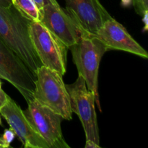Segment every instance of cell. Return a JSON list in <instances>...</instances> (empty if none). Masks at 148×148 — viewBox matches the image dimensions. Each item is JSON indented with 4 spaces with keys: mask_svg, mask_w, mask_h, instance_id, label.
I'll return each mask as SVG.
<instances>
[{
    "mask_svg": "<svg viewBox=\"0 0 148 148\" xmlns=\"http://www.w3.org/2000/svg\"><path fill=\"white\" fill-rule=\"evenodd\" d=\"M9 97L10 96L1 88L0 89V108L7 103Z\"/></svg>",
    "mask_w": 148,
    "mask_h": 148,
    "instance_id": "cell-15",
    "label": "cell"
},
{
    "mask_svg": "<svg viewBox=\"0 0 148 148\" xmlns=\"http://www.w3.org/2000/svg\"><path fill=\"white\" fill-rule=\"evenodd\" d=\"M0 114L25 148H49L43 137L28 122L21 108L10 97L0 108Z\"/></svg>",
    "mask_w": 148,
    "mask_h": 148,
    "instance_id": "cell-9",
    "label": "cell"
},
{
    "mask_svg": "<svg viewBox=\"0 0 148 148\" xmlns=\"http://www.w3.org/2000/svg\"><path fill=\"white\" fill-rule=\"evenodd\" d=\"M30 21L12 4L0 6V38L25 64L35 77L43 66L36 53L29 33Z\"/></svg>",
    "mask_w": 148,
    "mask_h": 148,
    "instance_id": "cell-1",
    "label": "cell"
},
{
    "mask_svg": "<svg viewBox=\"0 0 148 148\" xmlns=\"http://www.w3.org/2000/svg\"><path fill=\"white\" fill-rule=\"evenodd\" d=\"M30 125L46 142L49 148H70L64 138L62 131V120L59 114L40 104L33 98L23 111Z\"/></svg>",
    "mask_w": 148,
    "mask_h": 148,
    "instance_id": "cell-7",
    "label": "cell"
},
{
    "mask_svg": "<svg viewBox=\"0 0 148 148\" xmlns=\"http://www.w3.org/2000/svg\"><path fill=\"white\" fill-rule=\"evenodd\" d=\"M132 4L139 15L143 16L145 12L148 11V0H133Z\"/></svg>",
    "mask_w": 148,
    "mask_h": 148,
    "instance_id": "cell-14",
    "label": "cell"
},
{
    "mask_svg": "<svg viewBox=\"0 0 148 148\" xmlns=\"http://www.w3.org/2000/svg\"><path fill=\"white\" fill-rule=\"evenodd\" d=\"M12 0H0V6L3 7H10L12 6Z\"/></svg>",
    "mask_w": 148,
    "mask_h": 148,
    "instance_id": "cell-19",
    "label": "cell"
},
{
    "mask_svg": "<svg viewBox=\"0 0 148 148\" xmlns=\"http://www.w3.org/2000/svg\"><path fill=\"white\" fill-rule=\"evenodd\" d=\"M29 33L42 65L63 76L66 69L67 47L40 21H30Z\"/></svg>",
    "mask_w": 148,
    "mask_h": 148,
    "instance_id": "cell-4",
    "label": "cell"
},
{
    "mask_svg": "<svg viewBox=\"0 0 148 148\" xmlns=\"http://www.w3.org/2000/svg\"><path fill=\"white\" fill-rule=\"evenodd\" d=\"M33 1H34L35 4H36V6H37L38 8L39 11H40V12H41L42 9H43V5H44L45 0H33Z\"/></svg>",
    "mask_w": 148,
    "mask_h": 148,
    "instance_id": "cell-18",
    "label": "cell"
},
{
    "mask_svg": "<svg viewBox=\"0 0 148 148\" xmlns=\"http://www.w3.org/2000/svg\"><path fill=\"white\" fill-rule=\"evenodd\" d=\"M0 78L12 85L27 103L33 98L36 77L23 60L1 38Z\"/></svg>",
    "mask_w": 148,
    "mask_h": 148,
    "instance_id": "cell-8",
    "label": "cell"
},
{
    "mask_svg": "<svg viewBox=\"0 0 148 148\" xmlns=\"http://www.w3.org/2000/svg\"><path fill=\"white\" fill-rule=\"evenodd\" d=\"M66 10L88 33H95L111 14L100 0H64Z\"/></svg>",
    "mask_w": 148,
    "mask_h": 148,
    "instance_id": "cell-11",
    "label": "cell"
},
{
    "mask_svg": "<svg viewBox=\"0 0 148 148\" xmlns=\"http://www.w3.org/2000/svg\"><path fill=\"white\" fill-rule=\"evenodd\" d=\"M62 75L41 66L36 73L33 98L59 114L64 120L72 119L70 98Z\"/></svg>",
    "mask_w": 148,
    "mask_h": 148,
    "instance_id": "cell-3",
    "label": "cell"
},
{
    "mask_svg": "<svg viewBox=\"0 0 148 148\" xmlns=\"http://www.w3.org/2000/svg\"><path fill=\"white\" fill-rule=\"evenodd\" d=\"M2 125V122H1V116H0V126Z\"/></svg>",
    "mask_w": 148,
    "mask_h": 148,
    "instance_id": "cell-21",
    "label": "cell"
},
{
    "mask_svg": "<svg viewBox=\"0 0 148 148\" xmlns=\"http://www.w3.org/2000/svg\"><path fill=\"white\" fill-rule=\"evenodd\" d=\"M143 23H144V29L143 30V32L147 31L148 30V11L145 12L143 15Z\"/></svg>",
    "mask_w": 148,
    "mask_h": 148,
    "instance_id": "cell-17",
    "label": "cell"
},
{
    "mask_svg": "<svg viewBox=\"0 0 148 148\" xmlns=\"http://www.w3.org/2000/svg\"><path fill=\"white\" fill-rule=\"evenodd\" d=\"M85 148H101V146L92 140H86Z\"/></svg>",
    "mask_w": 148,
    "mask_h": 148,
    "instance_id": "cell-16",
    "label": "cell"
},
{
    "mask_svg": "<svg viewBox=\"0 0 148 148\" xmlns=\"http://www.w3.org/2000/svg\"><path fill=\"white\" fill-rule=\"evenodd\" d=\"M69 49L78 75L85 79L88 89L93 92L95 104L101 112L98 92V69L101 59L108 49L99 39L92 35L81 38Z\"/></svg>",
    "mask_w": 148,
    "mask_h": 148,
    "instance_id": "cell-2",
    "label": "cell"
},
{
    "mask_svg": "<svg viewBox=\"0 0 148 148\" xmlns=\"http://www.w3.org/2000/svg\"><path fill=\"white\" fill-rule=\"evenodd\" d=\"M66 88L70 98L71 109L82 123L86 140H92L99 145V129L93 92L88 89L85 79L80 75H78L75 82L66 85Z\"/></svg>",
    "mask_w": 148,
    "mask_h": 148,
    "instance_id": "cell-5",
    "label": "cell"
},
{
    "mask_svg": "<svg viewBox=\"0 0 148 148\" xmlns=\"http://www.w3.org/2000/svg\"><path fill=\"white\" fill-rule=\"evenodd\" d=\"M1 81H0V89H1Z\"/></svg>",
    "mask_w": 148,
    "mask_h": 148,
    "instance_id": "cell-22",
    "label": "cell"
},
{
    "mask_svg": "<svg viewBox=\"0 0 148 148\" xmlns=\"http://www.w3.org/2000/svg\"><path fill=\"white\" fill-rule=\"evenodd\" d=\"M15 134L12 129L5 130L4 134L0 137V148H8L14 140Z\"/></svg>",
    "mask_w": 148,
    "mask_h": 148,
    "instance_id": "cell-13",
    "label": "cell"
},
{
    "mask_svg": "<svg viewBox=\"0 0 148 148\" xmlns=\"http://www.w3.org/2000/svg\"><path fill=\"white\" fill-rule=\"evenodd\" d=\"M133 0H121V6L124 7H129L132 4Z\"/></svg>",
    "mask_w": 148,
    "mask_h": 148,
    "instance_id": "cell-20",
    "label": "cell"
},
{
    "mask_svg": "<svg viewBox=\"0 0 148 148\" xmlns=\"http://www.w3.org/2000/svg\"><path fill=\"white\" fill-rule=\"evenodd\" d=\"M14 8L30 21H40V14L33 0H12Z\"/></svg>",
    "mask_w": 148,
    "mask_h": 148,
    "instance_id": "cell-12",
    "label": "cell"
},
{
    "mask_svg": "<svg viewBox=\"0 0 148 148\" xmlns=\"http://www.w3.org/2000/svg\"><path fill=\"white\" fill-rule=\"evenodd\" d=\"M40 22L67 48L81 38L90 35L82 29L66 9L60 7L56 0H45Z\"/></svg>",
    "mask_w": 148,
    "mask_h": 148,
    "instance_id": "cell-6",
    "label": "cell"
},
{
    "mask_svg": "<svg viewBox=\"0 0 148 148\" xmlns=\"http://www.w3.org/2000/svg\"><path fill=\"white\" fill-rule=\"evenodd\" d=\"M93 36L99 39L108 50L123 51L145 59L148 58L145 49L133 38L121 23L113 17L107 20Z\"/></svg>",
    "mask_w": 148,
    "mask_h": 148,
    "instance_id": "cell-10",
    "label": "cell"
}]
</instances>
